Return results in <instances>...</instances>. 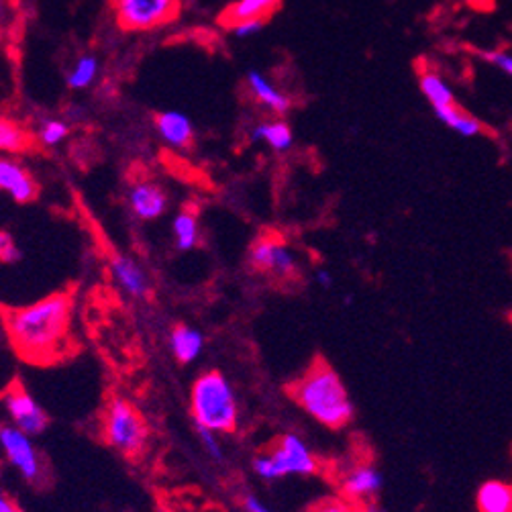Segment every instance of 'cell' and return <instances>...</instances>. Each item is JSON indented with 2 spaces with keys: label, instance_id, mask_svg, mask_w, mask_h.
Masks as SVG:
<instances>
[{
  "label": "cell",
  "instance_id": "obj_1",
  "mask_svg": "<svg viewBox=\"0 0 512 512\" xmlns=\"http://www.w3.org/2000/svg\"><path fill=\"white\" fill-rule=\"evenodd\" d=\"M74 296L70 292L47 294L31 304L5 313L9 341L21 360L45 366L60 360L72 347Z\"/></svg>",
  "mask_w": 512,
  "mask_h": 512
},
{
  "label": "cell",
  "instance_id": "obj_2",
  "mask_svg": "<svg viewBox=\"0 0 512 512\" xmlns=\"http://www.w3.org/2000/svg\"><path fill=\"white\" fill-rule=\"evenodd\" d=\"M290 392L302 411L327 429H343L353 419V402L343 380L323 360L306 370Z\"/></svg>",
  "mask_w": 512,
  "mask_h": 512
},
{
  "label": "cell",
  "instance_id": "obj_3",
  "mask_svg": "<svg viewBox=\"0 0 512 512\" xmlns=\"http://www.w3.org/2000/svg\"><path fill=\"white\" fill-rule=\"evenodd\" d=\"M190 413L196 427L233 433L239 425V400L229 378L215 370L200 374L190 390Z\"/></svg>",
  "mask_w": 512,
  "mask_h": 512
},
{
  "label": "cell",
  "instance_id": "obj_4",
  "mask_svg": "<svg viewBox=\"0 0 512 512\" xmlns=\"http://www.w3.org/2000/svg\"><path fill=\"white\" fill-rule=\"evenodd\" d=\"M251 470L264 482H278L292 476L309 478L319 472V459L300 435L286 433L278 439L272 451L251 459Z\"/></svg>",
  "mask_w": 512,
  "mask_h": 512
},
{
  "label": "cell",
  "instance_id": "obj_5",
  "mask_svg": "<svg viewBox=\"0 0 512 512\" xmlns=\"http://www.w3.org/2000/svg\"><path fill=\"white\" fill-rule=\"evenodd\" d=\"M419 90L431 107L435 119L453 133L468 139L484 133L482 121L466 107H462V102L457 100L451 84L437 70H419Z\"/></svg>",
  "mask_w": 512,
  "mask_h": 512
},
{
  "label": "cell",
  "instance_id": "obj_6",
  "mask_svg": "<svg viewBox=\"0 0 512 512\" xmlns=\"http://www.w3.org/2000/svg\"><path fill=\"white\" fill-rule=\"evenodd\" d=\"M100 431L107 445L125 457H137L145 449L149 437L147 425L137 408L121 396L107 402Z\"/></svg>",
  "mask_w": 512,
  "mask_h": 512
},
{
  "label": "cell",
  "instance_id": "obj_7",
  "mask_svg": "<svg viewBox=\"0 0 512 512\" xmlns=\"http://www.w3.org/2000/svg\"><path fill=\"white\" fill-rule=\"evenodd\" d=\"M115 19L125 31H153L172 23L180 13V0H113Z\"/></svg>",
  "mask_w": 512,
  "mask_h": 512
},
{
  "label": "cell",
  "instance_id": "obj_8",
  "mask_svg": "<svg viewBox=\"0 0 512 512\" xmlns=\"http://www.w3.org/2000/svg\"><path fill=\"white\" fill-rule=\"evenodd\" d=\"M247 260L251 270L268 274L276 280H290L300 270V262L294 247L274 235H264L255 239L249 247Z\"/></svg>",
  "mask_w": 512,
  "mask_h": 512
},
{
  "label": "cell",
  "instance_id": "obj_9",
  "mask_svg": "<svg viewBox=\"0 0 512 512\" xmlns=\"http://www.w3.org/2000/svg\"><path fill=\"white\" fill-rule=\"evenodd\" d=\"M0 451H3L11 468L17 470V474L25 482H31V484L41 482L43 464L31 435L19 431L9 423L0 425Z\"/></svg>",
  "mask_w": 512,
  "mask_h": 512
},
{
  "label": "cell",
  "instance_id": "obj_10",
  "mask_svg": "<svg viewBox=\"0 0 512 512\" xmlns=\"http://www.w3.org/2000/svg\"><path fill=\"white\" fill-rule=\"evenodd\" d=\"M3 411L9 419V425L17 427L19 431L31 437L43 435L49 427V415L45 408L37 402V398L31 392H27L21 386L11 388L3 396Z\"/></svg>",
  "mask_w": 512,
  "mask_h": 512
},
{
  "label": "cell",
  "instance_id": "obj_11",
  "mask_svg": "<svg viewBox=\"0 0 512 512\" xmlns=\"http://www.w3.org/2000/svg\"><path fill=\"white\" fill-rule=\"evenodd\" d=\"M125 204L133 219L141 223L160 221L170 209V196L160 182L137 180L125 194Z\"/></svg>",
  "mask_w": 512,
  "mask_h": 512
},
{
  "label": "cell",
  "instance_id": "obj_12",
  "mask_svg": "<svg viewBox=\"0 0 512 512\" xmlns=\"http://www.w3.org/2000/svg\"><path fill=\"white\" fill-rule=\"evenodd\" d=\"M339 488L341 496L366 508V504L372 502L382 492L384 476L374 464L357 462L341 472Z\"/></svg>",
  "mask_w": 512,
  "mask_h": 512
},
{
  "label": "cell",
  "instance_id": "obj_13",
  "mask_svg": "<svg viewBox=\"0 0 512 512\" xmlns=\"http://www.w3.org/2000/svg\"><path fill=\"white\" fill-rule=\"evenodd\" d=\"M109 274L113 284L133 300H145L151 294V278L145 266L129 253H113L109 260Z\"/></svg>",
  "mask_w": 512,
  "mask_h": 512
},
{
  "label": "cell",
  "instance_id": "obj_14",
  "mask_svg": "<svg viewBox=\"0 0 512 512\" xmlns=\"http://www.w3.org/2000/svg\"><path fill=\"white\" fill-rule=\"evenodd\" d=\"M0 192L17 204H31L39 196V184L21 160L0 156Z\"/></svg>",
  "mask_w": 512,
  "mask_h": 512
},
{
  "label": "cell",
  "instance_id": "obj_15",
  "mask_svg": "<svg viewBox=\"0 0 512 512\" xmlns=\"http://www.w3.org/2000/svg\"><path fill=\"white\" fill-rule=\"evenodd\" d=\"M245 86L251 98L258 102V105L272 113L274 117H286L292 109V98L272 82L268 74H264L258 68H251L245 72Z\"/></svg>",
  "mask_w": 512,
  "mask_h": 512
},
{
  "label": "cell",
  "instance_id": "obj_16",
  "mask_svg": "<svg viewBox=\"0 0 512 512\" xmlns=\"http://www.w3.org/2000/svg\"><path fill=\"white\" fill-rule=\"evenodd\" d=\"M156 131L162 143L174 151H184L194 141V123L182 111H164L156 117Z\"/></svg>",
  "mask_w": 512,
  "mask_h": 512
},
{
  "label": "cell",
  "instance_id": "obj_17",
  "mask_svg": "<svg viewBox=\"0 0 512 512\" xmlns=\"http://www.w3.org/2000/svg\"><path fill=\"white\" fill-rule=\"evenodd\" d=\"M249 141L268 145L276 153H286L294 147V131L282 117H274L255 123L249 129Z\"/></svg>",
  "mask_w": 512,
  "mask_h": 512
},
{
  "label": "cell",
  "instance_id": "obj_18",
  "mask_svg": "<svg viewBox=\"0 0 512 512\" xmlns=\"http://www.w3.org/2000/svg\"><path fill=\"white\" fill-rule=\"evenodd\" d=\"M204 345H207V339H204V333L198 327L192 325H176L170 331V351L176 357V362L188 366L194 364L198 357L204 351Z\"/></svg>",
  "mask_w": 512,
  "mask_h": 512
},
{
  "label": "cell",
  "instance_id": "obj_19",
  "mask_svg": "<svg viewBox=\"0 0 512 512\" xmlns=\"http://www.w3.org/2000/svg\"><path fill=\"white\" fill-rule=\"evenodd\" d=\"M33 145V133L13 117L0 115V156H17Z\"/></svg>",
  "mask_w": 512,
  "mask_h": 512
},
{
  "label": "cell",
  "instance_id": "obj_20",
  "mask_svg": "<svg viewBox=\"0 0 512 512\" xmlns=\"http://www.w3.org/2000/svg\"><path fill=\"white\" fill-rule=\"evenodd\" d=\"M282 0H235L231 3L225 13L221 15V21L225 27L245 21V19H264L270 17L274 11H278Z\"/></svg>",
  "mask_w": 512,
  "mask_h": 512
},
{
  "label": "cell",
  "instance_id": "obj_21",
  "mask_svg": "<svg viewBox=\"0 0 512 512\" xmlns=\"http://www.w3.org/2000/svg\"><path fill=\"white\" fill-rule=\"evenodd\" d=\"M478 512H512V484L488 480L476 492Z\"/></svg>",
  "mask_w": 512,
  "mask_h": 512
},
{
  "label": "cell",
  "instance_id": "obj_22",
  "mask_svg": "<svg viewBox=\"0 0 512 512\" xmlns=\"http://www.w3.org/2000/svg\"><path fill=\"white\" fill-rule=\"evenodd\" d=\"M172 239L178 251H192L200 245V221L198 215L190 209H182L172 219Z\"/></svg>",
  "mask_w": 512,
  "mask_h": 512
},
{
  "label": "cell",
  "instance_id": "obj_23",
  "mask_svg": "<svg viewBox=\"0 0 512 512\" xmlns=\"http://www.w3.org/2000/svg\"><path fill=\"white\" fill-rule=\"evenodd\" d=\"M100 78V60L94 54L78 56L66 72V86L70 90L82 92L96 84Z\"/></svg>",
  "mask_w": 512,
  "mask_h": 512
},
{
  "label": "cell",
  "instance_id": "obj_24",
  "mask_svg": "<svg viewBox=\"0 0 512 512\" xmlns=\"http://www.w3.org/2000/svg\"><path fill=\"white\" fill-rule=\"evenodd\" d=\"M70 137V123L62 117H45L37 123L33 141L43 149H56Z\"/></svg>",
  "mask_w": 512,
  "mask_h": 512
},
{
  "label": "cell",
  "instance_id": "obj_25",
  "mask_svg": "<svg viewBox=\"0 0 512 512\" xmlns=\"http://www.w3.org/2000/svg\"><path fill=\"white\" fill-rule=\"evenodd\" d=\"M306 512H366V508L347 500L345 496H325L311 504Z\"/></svg>",
  "mask_w": 512,
  "mask_h": 512
},
{
  "label": "cell",
  "instance_id": "obj_26",
  "mask_svg": "<svg viewBox=\"0 0 512 512\" xmlns=\"http://www.w3.org/2000/svg\"><path fill=\"white\" fill-rule=\"evenodd\" d=\"M196 435H198V441L202 443V449L207 451V455L217 459V462H221V459H223V445H221L219 433H215L207 427H196Z\"/></svg>",
  "mask_w": 512,
  "mask_h": 512
},
{
  "label": "cell",
  "instance_id": "obj_27",
  "mask_svg": "<svg viewBox=\"0 0 512 512\" xmlns=\"http://www.w3.org/2000/svg\"><path fill=\"white\" fill-rule=\"evenodd\" d=\"M23 258V251L17 245L15 237L9 231L0 229V262L3 264H17Z\"/></svg>",
  "mask_w": 512,
  "mask_h": 512
},
{
  "label": "cell",
  "instance_id": "obj_28",
  "mask_svg": "<svg viewBox=\"0 0 512 512\" xmlns=\"http://www.w3.org/2000/svg\"><path fill=\"white\" fill-rule=\"evenodd\" d=\"M480 56L484 62H488L490 66H494L496 70H500L504 76L512 78V54L510 51H480Z\"/></svg>",
  "mask_w": 512,
  "mask_h": 512
},
{
  "label": "cell",
  "instance_id": "obj_29",
  "mask_svg": "<svg viewBox=\"0 0 512 512\" xmlns=\"http://www.w3.org/2000/svg\"><path fill=\"white\" fill-rule=\"evenodd\" d=\"M266 27V21L264 19H245V21H237L233 25H229L231 33L237 37V39H251L255 35H260Z\"/></svg>",
  "mask_w": 512,
  "mask_h": 512
},
{
  "label": "cell",
  "instance_id": "obj_30",
  "mask_svg": "<svg viewBox=\"0 0 512 512\" xmlns=\"http://www.w3.org/2000/svg\"><path fill=\"white\" fill-rule=\"evenodd\" d=\"M243 512H274V510L255 494H245L243 496Z\"/></svg>",
  "mask_w": 512,
  "mask_h": 512
},
{
  "label": "cell",
  "instance_id": "obj_31",
  "mask_svg": "<svg viewBox=\"0 0 512 512\" xmlns=\"http://www.w3.org/2000/svg\"><path fill=\"white\" fill-rule=\"evenodd\" d=\"M15 11L9 0H0V29H7L13 23Z\"/></svg>",
  "mask_w": 512,
  "mask_h": 512
},
{
  "label": "cell",
  "instance_id": "obj_32",
  "mask_svg": "<svg viewBox=\"0 0 512 512\" xmlns=\"http://www.w3.org/2000/svg\"><path fill=\"white\" fill-rule=\"evenodd\" d=\"M315 280H317V284H319L323 290H329V288L333 286V282H335L333 274H331L327 268H317Z\"/></svg>",
  "mask_w": 512,
  "mask_h": 512
},
{
  "label": "cell",
  "instance_id": "obj_33",
  "mask_svg": "<svg viewBox=\"0 0 512 512\" xmlns=\"http://www.w3.org/2000/svg\"><path fill=\"white\" fill-rule=\"evenodd\" d=\"M0 512H23L9 496L0 494Z\"/></svg>",
  "mask_w": 512,
  "mask_h": 512
},
{
  "label": "cell",
  "instance_id": "obj_34",
  "mask_svg": "<svg viewBox=\"0 0 512 512\" xmlns=\"http://www.w3.org/2000/svg\"><path fill=\"white\" fill-rule=\"evenodd\" d=\"M510 321H512V317H510Z\"/></svg>",
  "mask_w": 512,
  "mask_h": 512
}]
</instances>
